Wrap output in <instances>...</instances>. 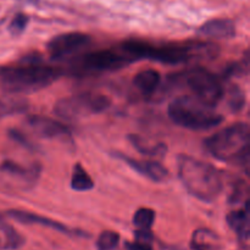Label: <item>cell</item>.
<instances>
[{
	"instance_id": "6da1fadb",
	"label": "cell",
	"mask_w": 250,
	"mask_h": 250,
	"mask_svg": "<svg viewBox=\"0 0 250 250\" xmlns=\"http://www.w3.org/2000/svg\"><path fill=\"white\" fill-rule=\"evenodd\" d=\"M120 46L128 55H131L134 61L139 59H149L166 65H178L193 60L210 59L216 55L219 51L216 44L200 41L156 45L150 42L141 41V39H129L124 42Z\"/></svg>"
},
{
	"instance_id": "7a4b0ae2",
	"label": "cell",
	"mask_w": 250,
	"mask_h": 250,
	"mask_svg": "<svg viewBox=\"0 0 250 250\" xmlns=\"http://www.w3.org/2000/svg\"><path fill=\"white\" fill-rule=\"evenodd\" d=\"M61 70L43 65L37 59H27L15 66L0 67V90L19 95L37 92L58 80Z\"/></svg>"
},
{
	"instance_id": "3957f363",
	"label": "cell",
	"mask_w": 250,
	"mask_h": 250,
	"mask_svg": "<svg viewBox=\"0 0 250 250\" xmlns=\"http://www.w3.org/2000/svg\"><path fill=\"white\" fill-rule=\"evenodd\" d=\"M177 171L182 185L197 199L210 203L221 193V173L211 164L181 154L177 160Z\"/></svg>"
},
{
	"instance_id": "277c9868",
	"label": "cell",
	"mask_w": 250,
	"mask_h": 250,
	"mask_svg": "<svg viewBox=\"0 0 250 250\" xmlns=\"http://www.w3.org/2000/svg\"><path fill=\"white\" fill-rule=\"evenodd\" d=\"M207 150L215 159L239 166L249 165L250 131L244 122H237L205 139Z\"/></svg>"
},
{
	"instance_id": "5b68a950",
	"label": "cell",
	"mask_w": 250,
	"mask_h": 250,
	"mask_svg": "<svg viewBox=\"0 0 250 250\" xmlns=\"http://www.w3.org/2000/svg\"><path fill=\"white\" fill-rule=\"evenodd\" d=\"M214 109L193 95H182L170 103L167 112L168 117L178 126L193 131H207L224 121V116Z\"/></svg>"
},
{
	"instance_id": "8992f818",
	"label": "cell",
	"mask_w": 250,
	"mask_h": 250,
	"mask_svg": "<svg viewBox=\"0 0 250 250\" xmlns=\"http://www.w3.org/2000/svg\"><path fill=\"white\" fill-rule=\"evenodd\" d=\"M172 80L178 84H185L192 95L209 106L215 107L224 98L225 88L219 76L203 67H194L178 75Z\"/></svg>"
},
{
	"instance_id": "52a82bcc",
	"label": "cell",
	"mask_w": 250,
	"mask_h": 250,
	"mask_svg": "<svg viewBox=\"0 0 250 250\" xmlns=\"http://www.w3.org/2000/svg\"><path fill=\"white\" fill-rule=\"evenodd\" d=\"M111 100L100 93L85 92L66 97L54 105V114L63 121L73 122L109 109Z\"/></svg>"
},
{
	"instance_id": "ba28073f",
	"label": "cell",
	"mask_w": 250,
	"mask_h": 250,
	"mask_svg": "<svg viewBox=\"0 0 250 250\" xmlns=\"http://www.w3.org/2000/svg\"><path fill=\"white\" fill-rule=\"evenodd\" d=\"M132 62H134V59L121 46H117L115 49H103L84 54L72 63V68L77 75H95L120 70Z\"/></svg>"
},
{
	"instance_id": "9c48e42d",
	"label": "cell",
	"mask_w": 250,
	"mask_h": 250,
	"mask_svg": "<svg viewBox=\"0 0 250 250\" xmlns=\"http://www.w3.org/2000/svg\"><path fill=\"white\" fill-rule=\"evenodd\" d=\"M92 38L82 32H68L59 34L49 41L48 53L53 60H63L70 56H75L80 51L90 45Z\"/></svg>"
},
{
	"instance_id": "30bf717a",
	"label": "cell",
	"mask_w": 250,
	"mask_h": 250,
	"mask_svg": "<svg viewBox=\"0 0 250 250\" xmlns=\"http://www.w3.org/2000/svg\"><path fill=\"white\" fill-rule=\"evenodd\" d=\"M26 126L39 138L67 139L71 138V131L67 126L46 116L31 115L26 119Z\"/></svg>"
},
{
	"instance_id": "8fae6325",
	"label": "cell",
	"mask_w": 250,
	"mask_h": 250,
	"mask_svg": "<svg viewBox=\"0 0 250 250\" xmlns=\"http://www.w3.org/2000/svg\"><path fill=\"white\" fill-rule=\"evenodd\" d=\"M5 216L10 217V219L15 220V221L20 222V224L24 225H39V226L46 227V229H55V231L60 232V233L68 234V236H80L84 237L87 236V233L80 229H70L66 225H62L61 222L55 221V220H51L49 217L42 216V215L33 214V212L29 211H23V210H9V211L4 212Z\"/></svg>"
},
{
	"instance_id": "7c38bea8",
	"label": "cell",
	"mask_w": 250,
	"mask_h": 250,
	"mask_svg": "<svg viewBox=\"0 0 250 250\" xmlns=\"http://www.w3.org/2000/svg\"><path fill=\"white\" fill-rule=\"evenodd\" d=\"M115 156L120 160L125 161L126 165L133 168L142 176L146 177L148 180L154 181V182H164L167 180L168 171L164 165L155 160H139V159L131 158L122 153H115Z\"/></svg>"
},
{
	"instance_id": "4fadbf2b",
	"label": "cell",
	"mask_w": 250,
	"mask_h": 250,
	"mask_svg": "<svg viewBox=\"0 0 250 250\" xmlns=\"http://www.w3.org/2000/svg\"><path fill=\"white\" fill-rule=\"evenodd\" d=\"M0 172L11 177L23 188H27L37 182V180L41 176L42 166L39 164L24 166L19 163H15V161L5 160L0 165Z\"/></svg>"
},
{
	"instance_id": "5bb4252c",
	"label": "cell",
	"mask_w": 250,
	"mask_h": 250,
	"mask_svg": "<svg viewBox=\"0 0 250 250\" xmlns=\"http://www.w3.org/2000/svg\"><path fill=\"white\" fill-rule=\"evenodd\" d=\"M198 34L208 38L227 39L236 34V26L229 19H214L199 27Z\"/></svg>"
},
{
	"instance_id": "9a60e30c",
	"label": "cell",
	"mask_w": 250,
	"mask_h": 250,
	"mask_svg": "<svg viewBox=\"0 0 250 250\" xmlns=\"http://www.w3.org/2000/svg\"><path fill=\"white\" fill-rule=\"evenodd\" d=\"M24 242V237L6 221V216L4 214H0V249H20Z\"/></svg>"
},
{
	"instance_id": "2e32d148",
	"label": "cell",
	"mask_w": 250,
	"mask_h": 250,
	"mask_svg": "<svg viewBox=\"0 0 250 250\" xmlns=\"http://www.w3.org/2000/svg\"><path fill=\"white\" fill-rule=\"evenodd\" d=\"M227 224L241 241L249 238V202L244 203L242 209L233 210L227 215Z\"/></svg>"
},
{
	"instance_id": "e0dca14e",
	"label": "cell",
	"mask_w": 250,
	"mask_h": 250,
	"mask_svg": "<svg viewBox=\"0 0 250 250\" xmlns=\"http://www.w3.org/2000/svg\"><path fill=\"white\" fill-rule=\"evenodd\" d=\"M128 139L132 146L137 149V151L143 155L151 156V158H163L167 151V146L165 143L154 142L146 137L139 136V134H129Z\"/></svg>"
},
{
	"instance_id": "ac0fdd59",
	"label": "cell",
	"mask_w": 250,
	"mask_h": 250,
	"mask_svg": "<svg viewBox=\"0 0 250 250\" xmlns=\"http://www.w3.org/2000/svg\"><path fill=\"white\" fill-rule=\"evenodd\" d=\"M190 247L193 250H220L221 239L216 232L203 227L193 232Z\"/></svg>"
},
{
	"instance_id": "d6986e66",
	"label": "cell",
	"mask_w": 250,
	"mask_h": 250,
	"mask_svg": "<svg viewBox=\"0 0 250 250\" xmlns=\"http://www.w3.org/2000/svg\"><path fill=\"white\" fill-rule=\"evenodd\" d=\"M161 83V75L154 68H146L136 75L133 84L143 95H151L158 90Z\"/></svg>"
},
{
	"instance_id": "ffe728a7",
	"label": "cell",
	"mask_w": 250,
	"mask_h": 250,
	"mask_svg": "<svg viewBox=\"0 0 250 250\" xmlns=\"http://www.w3.org/2000/svg\"><path fill=\"white\" fill-rule=\"evenodd\" d=\"M71 187L77 192H87L94 188V181L81 164H76L71 177Z\"/></svg>"
},
{
	"instance_id": "44dd1931",
	"label": "cell",
	"mask_w": 250,
	"mask_h": 250,
	"mask_svg": "<svg viewBox=\"0 0 250 250\" xmlns=\"http://www.w3.org/2000/svg\"><path fill=\"white\" fill-rule=\"evenodd\" d=\"M224 97H226L227 105L231 111L239 112L243 110L244 104H246V93L239 85H229V88L225 89Z\"/></svg>"
},
{
	"instance_id": "7402d4cb",
	"label": "cell",
	"mask_w": 250,
	"mask_h": 250,
	"mask_svg": "<svg viewBox=\"0 0 250 250\" xmlns=\"http://www.w3.org/2000/svg\"><path fill=\"white\" fill-rule=\"evenodd\" d=\"M155 221V211L149 208H141L133 216V224L138 229H150Z\"/></svg>"
},
{
	"instance_id": "603a6c76",
	"label": "cell",
	"mask_w": 250,
	"mask_h": 250,
	"mask_svg": "<svg viewBox=\"0 0 250 250\" xmlns=\"http://www.w3.org/2000/svg\"><path fill=\"white\" fill-rule=\"evenodd\" d=\"M120 243V234L115 231H104L97 239L98 250H114Z\"/></svg>"
},
{
	"instance_id": "cb8c5ba5",
	"label": "cell",
	"mask_w": 250,
	"mask_h": 250,
	"mask_svg": "<svg viewBox=\"0 0 250 250\" xmlns=\"http://www.w3.org/2000/svg\"><path fill=\"white\" fill-rule=\"evenodd\" d=\"M24 109H27V105L21 100L0 99V117L22 112Z\"/></svg>"
},
{
	"instance_id": "d4e9b609",
	"label": "cell",
	"mask_w": 250,
	"mask_h": 250,
	"mask_svg": "<svg viewBox=\"0 0 250 250\" xmlns=\"http://www.w3.org/2000/svg\"><path fill=\"white\" fill-rule=\"evenodd\" d=\"M27 24H28V16L22 14V12H19V14L15 15L14 19L10 22L9 29L14 36H20L26 29Z\"/></svg>"
}]
</instances>
